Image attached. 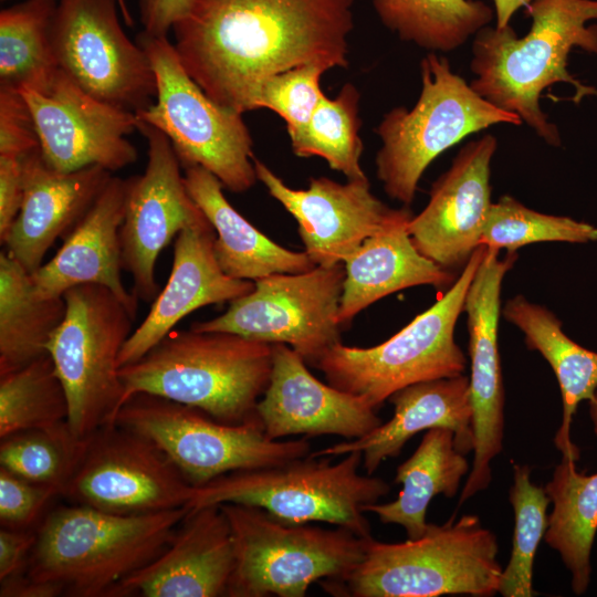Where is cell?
Wrapping results in <instances>:
<instances>
[{"mask_svg": "<svg viewBox=\"0 0 597 597\" xmlns=\"http://www.w3.org/2000/svg\"><path fill=\"white\" fill-rule=\"evenodd\" d=\"M389 30L431 52H450L474 36L494 17L481 0H371Z\"/></svg>", "mask_w": 597, "mask_h": 597, "instance_id": "cell-34", "label": "cell"}, {"mask_svg": "<svg viewBox=\"0 0 597 597\" xmlns=\"http://www.w3.org/2000/svg\"><path fill=\"white\" fill-rule=\"evenodd\" d=\"M498 147L486 134L465 144L431 186L425 209L407 231L417 250L446 270L464 268L480 245L490 211V166Z\"/></svg>", "mask_w": 597, "mask_h": 597, "instance_id": "cell-20", "label": "cell"}, {"mask_svg": "<svg viewBox=\"0 0 597 597\" xmlns=\"http://www.w3.org/2000/svg\"><path fill=\"white\" fill-rule=\"evenodd\" d=\"M190 511L182 506L122 515L75 504L50 512L36 531L27 574L72 597H116L121 584L153 562Z\"/></svg>", "mask_w": 597, "mask_h": 597, "instance_id": "cell-4", "label": "cell"}, {"mask_svg": "<svg viewBox=\"0 0 597 597\" xmlns=\"http://www.w3.org/2000/svg\"><path fill=\"white\" fill-rule=\"evenodd\" d=\"M56 2L25 0L0 11V88H51L60 72L50 33Z\"/></svg>", "mask_w": 597, "mask_h": 597, "instance_id": "cell-33", "label": "cell"}, {"mask_svg": "<svg viewBox=\"0 0 597 597\" xmlns=\"http://www.w3.org/2000/svg\"><path fill=\"white\" fill-rule=\"evenodd\" d=\"M137 130L147 140V164L143 174L128 178L119 242L123 270L133 277L132 293L149 303L160 291L156 280L160 252L181 230L208 219L187 190L168 137L138 118Z\"/></svg>", "mask_w": 597, "mask_h": 597, "instance_id": "cell-16", "label": "cell"}, {"mask_svg": "<svg viewBox=\"0 0 597 597\" xmlns=\"http://www.w3.org/2000/svg\"><path fill=\"white\" fill-rule=\"evenodd\" d=\"M359 97L352 83H346L334 98L325 95L307 125L290 137L294 154L321 157L347 180L366 179L360 166L364 146L359 136Z\"/></svg>", "mask_w": 597, "mask_h": 597, "instance_id": "cell-35", "label": "cell"}, {"mask_svg": "<svg viewBox=\"0 0 597 597\" xmlns=\"http://www.w3.org/2000/svg\"><path fill=\"white\" fill-rule=\"evenodd\" d=\"M485 247L484 254L465 295L470 396L473 409V462L459 498V505L485 490L491 480V461L501 453L504 438V385L498 329L503 279L517 255Z\"/></svg>", "mask_w": 597, "mask_h": 597, "instance_id": "cell-18", "label": "cell"}, {"mask_svg": "<svg viewBox=\"0 0 597 597\" xmlns=\"http://www.w3.org/2000/svg\"><path fill=\"white\" fill-rule=\"evenodd\" d=\"M19 92L32 114L41 156L53 170L100 166L114 172L138 159L126 137L137 130L136 114L93 97L61 70L46 93Z\"/></svg>", "mask_w": 597, "mask_h": 597, "instance_id": "cell-17", "label": "cell"}, {"mask_svg": "<svg viewBox=\"0 0 597 597\" xmlns=\"http://www.w3.org/2000/svg\"><path fill=\"white\" fill-rule=\"evenodd\" d=\"M345 274L344 263H338L261 277L251 292L230 302L223 314L193 322L190 328L285 344L314 367L341 343L338 308Z\"/></svg>", "mask_w": 597, "mask_h": 597, "instance_id": "cell-13", "label": "cell"}, {"mask_svg": "<svg viewBox=\"0 0 597 597\" xmlns=\"http://www.w3.org/2000/svg\"><path fill=\"white\" fill-rule=\"evenodd\" d=\"M409 214L367 238L345 262V280L338 308L344 326L383 297L418 285L446 287L454 274L422 255L407 231Z\"/></svg>", "mask_w": 597, "mask_h": 597, "instance_id": "cell-27", "label": "cell"}, {"mask_svg": "<svg viewBox=\"0 0 597 597\" xmlns=\"http://www.w3.org/2000/svg\"><path fill=\"white\" fill-rule=\"evenodd\" d=\"M114 423L155 442L192 486L234 471L276 465L311 453L308 437L271 440L258 417L228 425L198 408L149 394L130 396Z\"/></svg>", "mask_w": 597, "mask_h": 597, "instance_id": "cell-12", "label": "cell"}, {"mask_svg": "<svg viewBox=\"0 0 597 597\" xmlns=\"http://www.w3.org/2000/svg\"><path fill=\"white\" fill-rule=\"evenodd\" d=\"M272 347L270 383L255 408L269 439L335 434L353 440L383 423L377 410L363 397L314 377L304 358L290 346L272 344Z\"/></svg>", "mask_w": 597, "mask_h": 597, "instance_id": "cell-21", "label": "cell"}, {"mask_svg": "<svg viewBox=\"0 0 597 597\" xmlns=\"http://www.w3.org/2000/svg\"><path fill=\"white\" fill-rule=\"evenodd\" d=\"M39 147L24 97L18 91L0 88V155L22 157Z\"/></svg>", "mask_w": 597, "mask_h": 597, "instance_id": "cell-42", "label": "cell"}, {"mask_svg": "<svg viewBox=\"0 0 597 597\" xmlns=\"http://www.w3.org/2000/svg\"><path fill=\"white\" fill-rule=\"evenodd\" d=\"M272 366V344L228 332L172 329L138 360L121 366L119 377L125 401L149 394L241 425L256 418Z\"/></svg>", "mask_w": 597, "mask_h": 597, "instance_id": "cell-3", "label": "cell"}, {"mask_svg": "<svg viewBox=\"0 0 597 597\" xmlns=\"http://www.w3.org/2000/svg\"><path fill=\"white\" fill-rule=\"evenodd\" d=\"M325 71L322 65L305 64L272 75L258 93L255 109L276 113L285 122L289 136H294L307 125L325 96L320 86Z\"/></svg>", "mask_w": 597, "mask_h": 597, "instance_id": "cell-40", "label": "cell"}, {"mask_svg": "<svg viewBox=\"0 0 597 597\" xmlns=\"http://www.w3.org/2000/svg\"><path fill=\"white\" fill-rule=\"evenodd\" d=\"M501 313L523 332L527 347L537 350L551 365L563 400L555 446L562 457L577 461L579 449L572 442L570 425L579 402L591 399L597 390V353L572 341L553 312L523 295L507 300Z\"/></svg>", "mask_w": 597, "mask_h": 597, "instance_id": "cell-29", "label": "cell"}, {"mask_svg": "<svg viewBox=\"0 0 597 597\" xmlns=\"http://www.w3.org/2000/svg\"><path fill=\"white\" fill-rule=\"evenodd\" d=\"M192 0H137L143 32L150 36H168L174 24L189 11Z\"/></svg>", "mask_w": 597, "mask_h": 597, "instance_id": "cell-45", "label": "cell"}, {"mask_svg": "<svg viewBox=\"0 0 597 597\" xmlns=\"http://www.w3.org/2000/svg\"><path fill=\"white\" fill-rule=\"evenodd\" d=\"M233 568L232 531L221 506L190 509L165 549L125 579L116 597L227 596Z\"/></svg>", "mask_w": 597, "mask_h": 597, "instance_id": "cell-22", "label": "cell"}, {"mask_svg": "<svg viewBox=\"0 0 597 597\" xmlns=\"http://www.w3.org/2000/svg\"><path fill=\"white\" fill-rule=\"evenodd\" d=\"M258 180L297 222L304 251L316 265L344 263L363 242L411 214L394 209L370 190L368 178L337 182L311 178L307 189H293L264 163L253 159Z\"/></svg>", "mask_w": 597, "mask_h": 597, "instance_id": "cell-19", "label": "cell"}, {"mask_svg": "<svg viewBox=\"0 0 597 597\" xmlns=\"http://www.w3.org/2000/svg\"><path fill=\"white\" fill-rule=\"evenodd\" d=\"M87 441L88 438H76L67 422L19 431L1 439L0 467L31 482L54 488L63 495Z\"/></svg>", "mask_w": 597, "mask_h": 597, "instance_id": "cell-37", "label": "cell"}, {"mask_svg": "<svg viewBox=\"0 0 597 597\" xmlns=\"http://www.w3.org/2000/svg\"><path fill=\"white\" fill-rule=\"evenodd\" d=\"M127 191L128 178L112 176L87 212L63 238L54 256L30 274L36 296L62 297L77 285H102L136 318L139 301L127 291L122 277L119 229Z\"/></svg>", "mask_w": 597, "mask_h": 597, "instance_id": "cell-24", "label": "cell"}, {"mask_svg": "<svg viewBox=\"0 0 597 597\" xmlns=\"http://www.w3.org/2000/svg\"><path fill=\"white\" fill-rule=\"evenodd\" d=\"M588 401H589L590 419H591L593 425H594L595 434L597 436V390L594 394V396L591 397V399H589Z\"/></svg>", "mask_w": 597, "mask_h": 597, "instance_id": "cell-48", "label": "cell"}, {"mask_svg": "<svg viewBox=\"0 0 597 597\" xmlns=\"http://www.w3.org/2000/svg\"><path fill=\"white\" fill-rule=\"evenodd\" d=\"M60 492L25 480L0 467V522L3 527L25 530Z\"/></svg>", "mask_w": 597, "mask_h": 597, "instance_id": "cell-41", "label": "cell"}, {"mask_svg": "<svg viewBox=\"0 0 597 597\" xmlns=\"http://www.w3.org/2000/svg\"><path fill=\"white\" fill-rule=\"evenodd\" d=\"M455 447L454 432L448 428L426 431L416 451L396 470L395 483L402 489L396 500L371 503L363 507L384 524L402 526L409 540L423 535L428 524L426 513L439 494L457 495L461 480L469 474V462Z\"/></svg>", "mask_w": 597, "mask_h": 597, "instance_id": "cell-30", "label": "cell"}, {"mask_svg": "<svg viewBox=\"0 0 597 597\" xmlns=\"http://www.w3.org/2000/svg\"><path fill=\"white\" fill-rule=\"evenodd\" d=\"M214 238L209 221L189 226L177 234L168 281L124 344L119 367L143 357L191 312L230 303L254 289V281L233 279L221 270L213 252Z\"/></svg>", "mask_w": 597, "mask_h": 597, "instance_id": "cell-23", "label": "cell"}, {"mask_svg": "<svg viewBox=\"0 0 597 597\" xmlns=\"http://www.w3.org/2000/svg\"><path fill=\"white\" fill-rule=\"evenodd\" d=\"M22 157L0 155V242L2 245L22 205Z\"/></svg>", "mask_w": 597, "mask_h": 597, "instance_id": "cell-43", "label": "cell"}, {"mask_svg": "<svg viewBox=\"0 0 597 597\" xmlns=\"http://www.w3.org/2000/svg\"><path fill=\"white\" fill-rule=\"evenodd\" d=\"M192 490L155 442L112 423L88 438L63 496L114 514L139 515L188 506Z\"/></svg>", "mask_w": 597, "mask_h": 597, "instance_id": "cell-15", "label": "cell"}, {"mask_svg": "<svg viewBox=\"0 0 597 597\" xmlns=\"http://www.w3.org/2000/svg\"><path fill=\"white\" fill-rule=\"evenodd\" d=\"M187 190L214 229L213 252L229 276L255 281L316 266L305 251L289 250L258 230L227 200L219 179L200 166L185 168Z\"/></svg>", "mask_w": 597, "mask_h": 597, "instance_id": "cell-28", "label": "cell"}, {"mask_svg": "<svg viewBox=\"0 0 597 597\" xmlns=\"http://www.w3.org/2000/svg\"><path fill=\"white\" fill-rule=\"evenodd\" d=\"M62 297L34 294L30 273L7 251L0 253V375L45 355L65 316Z\"/></svg>", "mask_w": 597, "mask_h": 597, "instance_id": "cell-31", "label": "cell"}, {"mask_svg": "<svg viewBox=\"0 0 597 597\" xmlns=\"http://www.w3.org/2000/svg\"><path fill=\"white\" fill-rule=\"evenodd\" d=\"M118 4H119V12L122 14V18L123 20L125 21L126 24L128 25H133V17L125 3V0H118Z\"/></svg>", "mask_w": 597, "mask_h": 597, "instance_id": "cell-49", "label": "cell"}, {"mask_svg": "<svg viewBox=\"0 0 597 597\" xmlns=\"http://www.w3.org/2000/svg\"><path fill=\"white\" fill-rule=\"evenodd\" d=\"M36 531L1 527L0 580L27 573Z\"/></svg>", "mask_w": 597, "mask_h": 597, "instance_id": "cell-44", "label": "cell"}, {"mask_svg": "<svg viewBox=\"0 0 597 597\" xmlns=\"http://www.w3.org/2000/svg\"><path fill=\"white\" fill-rule=\"evenodd\" d=\"M498 553L494 533L478 515L464 514L429 523L422 536L402 543L370 536L353 570L320 584L338 597H490L499 593L503 570Z\"/></svg>", "mask_w": 597, "mask_h": 597, "instance_id": "cell-5", "label": "cell"}, {"mask_svg": "<svg viewBox=\"0 0 597 597\" xmlns=\"http://www.w3.org/2000/svg\"><path fill=\"white\" fill-rule=\"evenodd\" d=\"M575 460L562 457L545 492L553 503L544 541L557 551L572 574L576 595L590 580V552L597 532V473L579 472Z\"/></svg>", "mask_w": 597, "mask_h": 597, "instance_id": "cell-32", "label": "cell"}, {"mask_svg": "<svg viewBox=\"0 0 597 597\" xmlns=\"http://www.w3.org/2000/svg\"><path fill=\"white\" fill-rule=\"evenodd\" d=\"M533 0H493L495 27L503 28L510 24L514 13L523 7H527Z\"/></svg>", "mask_w": 597, "mask_h": 597, "instance_id": "cell-47", "label": "cell"}, {"mask_svg": "<svg viewBox=\"0 0 597 597\" xmlns=\"http://www.w3.org/2000/svg\"><path fill=\"white\" fill-rule=\"evenodd\" d=\"M117 7L118 0H57L51 43L60 70L86 93L136 114L154 103L156 78Z\"/></svg>", "mask_w": 597, "mask_h": 597, "instance_id": "cell-14", "label": "cell"}, {"mask_svg": "<svg viewBox=\"0 0 597 597\" xmlns=\"http://www.w3.org/2000/svg\"><path fill=\"white\" fill-rule=\"evenodd\" d=\"M69 402L50 355L0 375V438L67 422Z\"/></svg>", "mask_w": 597, "mask_h": 597, "instance_id": "cell-36", "label": "cell"}, {"mask_svg": "<svg viewBox=\"0 0 597 597\" xmlns=\"http://www.w3.org/2000/svg\"><path fill=\"white\" fill-rule=\"evenodd\" d=\"M532 18L528 32L519 38L509 24L484 27L473 38L472 88L496 107L516 114L538 137L561 145L556 125L540 105L542 92L556 84L574 87L576 104L597 88L582 84L567 70L575 48L597 54V0H533L526 7Z\"/></svg>", "mask_w": 597, "mask_h": 597, "instance_id": "cell-2", "label": "cell"}, {"mask_svg": "<svg viewBox=\"0 0 597 597\" xmlns=\"http://www.w3.org/2000/svg\"><path fill=\"white\" fill-rule=\"evenodd\" d=\"M596 240L597 227L590 223L542 213L511 196H502L491 205L480 245L514 252L542 241L587 243Z\"/></svg>", "mask_w": 597, "mask_h": 597, "instance_id": "cell-39", "label": "cell"}, {"mask_svg": "<svg viewBox=\"0 0 597 597\" xmlns=\"http://www.w3.org/2000/svg\"><path fill=\"white\" fill-rule=\"evenodd\" d=\"M156 78L154 103L136 117L164 133L181 167L200 166L223 188L245 192L258 181L253 140L241 113L211 100L188 74L168 36L139 32Z\"/></svg>", "mask_w": 597, "mask_h": 597, "instance_id": "cell-10", "label": "cell"}, {"mask_svg": "<svg viewBox=\"0 0 597 597\" xmlns=\"http://www.w3.org/2000/svg\"><path fill=\"white\" fill-rule=\"evenodd\" d=\"M510 502L514 511V534L499 593L503 597H532L534 558L547 528L551 500L544 488L532 482L528 465L513 463Z\"/></svg>", "mask_w": 597, "mask_h": 597, "instance_id": "cell-38", "label": "cell"}, {"mask_svg": "<svg viewBox=\"0 0 597 597\" xmlns=\"http://www.w3.org/2000/svg\"><path fill=\"white\" fill-rule=\"evenodd\" d=\"M484 251L479 245L444 295L389 339L368 348L337 343L314 367L331 386L363 397L376 410L409 385L462 375L467 359L454 327Z\"/></svg>", "mask_w": 597, "mask_h": 597, "instance_id": "cell-8", "label": "cell"}, {"mask_svg": "<svg viewBox=\"0 0 597 597\" xmlns=\"http://www.w3.org/2000/svg\"><path fill=\"white\" fill-rule=\"evenodd\" d=\"M113 172L90 166L59 172L43 160L40 147L22 157L23 199L4 242L6 251L30 274L46 252L87 212Z\"/></svg>", "mask_w": 597, "mask_h": 597, "instance_id": "cell-25", "label": "cell"}, {"mask_svg": "<svg viewBox=\"0 0 597 597\" xmlns=\"http://www.w3.org/2000/svg\"><path fill=\"white\" fill-rule=\"evenodd\" d=\"M232 531L229 597H304L311 585L339 578L363 559L369 537L281 522L263 509L219 504Z\"/></svg>", "mask_w": 597, "mask_h": 597, "instance_id": "cell-9", "label": "cell"}, {"mask_svg": "<svg viewBox=\"0 0 597 597\" xmlns=\"http://www.w3.org/2000/svg\"><path fill=\"white\" fill-rule=\"evenodd\" d=\"M65 316L49 345L67 402V426L82 440L114 423L125 401L118 358L136 320L107 287L77 285L63 294Z\"/></svg>", "mask_w": 597, "mask_h": 597, "instance_id": "cell-11", "label": "cell"}, {"mask_svg": "<svg viewBox=\"0 0 597 597\" xmlns=\"http://www.w3.org/2000/svg\"><path fill=\"white\" fill-rule=\"evenodd\" d=\"M420 72L415 106L390 109L376 128L381 140L377 177L385 192L406 207L413 201L427 167L444 150L492 125L522 124L516 114L476 93L437 52L421 60Z\"/></svg>", "mask_w": 597, "mask_h": 597, "instance_id": "cell-7", "label": "cell"}, {"mask_svg": "<svg viewBox=\"0 0 597 597\" xmlns=\"http://www.w3.org/2000/svg\"><path fill=\"white\" fill-rule=\"evenodd\" d=\"M354 0H192L174 27L188 74L216 103L255 109L263 83L305 65L347 67Z\"/></svg>", "mask_w": 597, "mask_h": 597, "instance_id": "cell-1", "label": "cell"}, {"mask_svg": "<svg viewBox=\"0 0 597 597\" xmlns=\"http://www.w3.org/2000/svg\"><path fill=\"white\" fill-rule=\"evenodd\" d=\"M388 400L394 406L389 421L362 438L329 446L311 455L327 458L359 451L366 473L373 475L383 461L398 457L411 437L433 428L452 430L461 453L473 451L470 379L463 374L409 385Z\"/></svg>", "mask_w": 597, "mask_h": 597, "instance_id": "cell-26", "label": "cell"}, {"mask_svg": "<svg viewBox=\"0 0 597 597\" xmlns=\"http://www.w3.org/2000/svg\"><path fill=\"white\" fill-rule=\"evenodd\" d=\"M362 460L359 451L335 463L310 453L276 465L234 471L193 486L188 506L252 505L284 523L326 522L370 537L363 507L387 495L390 485L380 478L359 474Z\"/></svg>", "mask_w": 597, "mask_h": 597, "instance_id": "cell-6", "label": "cell"}, {"mask_svg": "<svg viewBox=\"0 0 597 597\" xmlns=\"http://www.w3.org/2000/svg\"><path fill=\"white\" fill-rule=\"evenodd\" d=\"M62 589L55 584L31 578L27 573L0 580V597H56Z\"/></svg>", "mask_w": 597, "mask_h": 597, "instance_id": "cell-46", "label": "cell"}]
</instances>
